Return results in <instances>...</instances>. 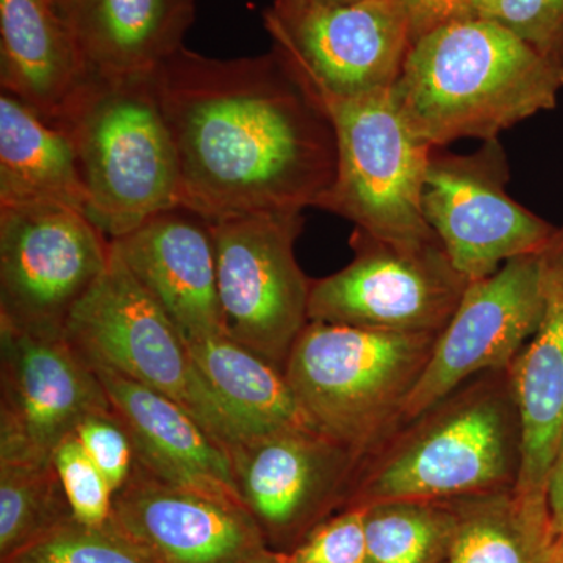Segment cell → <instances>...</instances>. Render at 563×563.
Masks as SVG:
<instances>
[{"mask_svg": "<svg viewBox=\"0 0 563 563\" xmlns=\"http://www.w3.org/2000/svg\"><path fill=\"white\" fill-rule=\"evenodd\" d=\"M73 517L54 463H0V558Z\"/></svg>", "mask_w": 563, "mask_h": 563, "instance_id": "484cf974", "label": "cell"}, {"mask_svg": "<svg viewBox=\"0 0 563 563\" xmlns=\"http://www.w3.org/2000/svg\"><path fill=\"white\" fill-rule=\"evenodd\" d=\"M210 225L224 335L284 372L309 324L312 279L295 252L302 211L239 214Z\"/></svg>", "mask_w": 563, "mask_h": 563, "instance_id": "9c48e42d", "label": "cell"}, {"mask_svg": "<svg viewBox=\"0 0 563 563\" xmlns=\"http://www.w3.org/2000/svg\"><path fill=\"white\" fill-rule=\"evenodd\" d=\"M554 550L555 555H558L559 563H563V531L555 537Z\"/></svg>", "mask_w": 563, "mask_h": 563, "instance_id": "836d02e7", "label": "cell"}, {"mask_svg": "<svg viewBox=\"0 0 563 563\" xmlns=\"http://www.w3.org/2000/svg\"><path fill=\"white\" fill-rule=\"evenodd\" d=\"M233 477L246 509L269 536L306 525L346 499L361 457L313 428L287 429L233 444Z\"/></svg>", "mask_w": 563, "mask_h": 563, "instance_id": "2e32d148", "label": "cell"}, {"mask_svg": "<svg viewBox=\"0 0 563 563\" xmlns=\"http://www.w3.org/2000/svg\"><path fill=\"white\" fill-rule=\"evenodd\" d=\"M350 244V265L312 280L309 321L406 333L446 328L470 280L442 242L396 243L354 228Z\"/></svg>", "mask_w": 563, "mask_h": 563, "instance_id": "30bf717a", "label": "cell"}, {"mask_svg": "<svg viewBox=\"0 0 563 563\" xmlns=\"http://www.w3.org/2000/svg\"><path fill=\"white\" fill-rule=\"evenodd\" d=\"M110 523L155 563H263L272 555L243 503L166 483L135 463Z\"/></svg>", "mask_w": 563, "mask_h": 563, "instance_id": "9a60e30c", "label": "cell"}, {"mask_svg": "<svg viewBox=\"0 0 563 563\" xmlns=\"http://www.w3.org/2000/svg\"><path fill=\"white\" fill-rule=\"evenodd\" d=\"M439 335L309 321L284 374L312 428L362 459L395 431Z\"/></svg>", "mask_w": 563, "mask_h": 563, "instance_id": "5b68a950", "label": "cell"}, {"mask_svg": "<svg viewBox=\"0 0 563 563\" xmlns=\"http://www.w3.org/2000/svg\"><path fill=\"white\" fill-rule=\"evenodd\" d=\"M336 133V174L317 209L404 244L440 242L422 213L433 147L410 128L391 90L325 106Z\"/></svg>", "mask_w": 563, "mask_h": 563, "instance_id": "8992f818", "label": "cell"}, {"mask_svg": "<svg viewBox=\"0 0 563 563\" xmlns=\"http://www.w3.org/2000/svg\"><path fill=\"white\" fill-rule=\"evenodd\" d=\"M543 266L542 321L507 372L521 428L512 493L529 514L550 517L548 481L563 440V224L543 252Z\"/></svg>", "mask_w": 563, "mask_h": 563, "instance_id": "ac0fdd59", "label": "cell"}, {"mask_svg": "<svg viewBox=\"0 0 563 563\" xmlns=\"http://www.w3.org/2000/svg\"><path fill=\"white\" fill-rule=\"evenodd\" d=\"M563 70L498 22L473 18L415 41L393 96L432 147L499 133L558 106Z\"/></svg>", "mask_w": 563, "mask_h": 563, "instance_id": "7a4b0ae2", "label": "cell"}, {"mask_svg": "<svg viewBox=\"0 0 563 563\" xmlns=\"http://www.w3.org/2000/svg\"><path fill=\"white\" fill-rule=\"evenodd\" d=\"M263 563H284V562L280 561L279 554H272Z\"/></svg>", "mask_w": 563, "mask_h": 563, "instance_id": "e575fe53", "label": "cell"}, {"mask_svg": "<svg viewBox=\"0 0 563 563\" xmlns=\"http://www.w3.org/2000/svg\"><path fill=\"white\" fill-rule=\"evenodd\" d=\"M113 407L90 361L65 333L0 322V463H47L80 422Z\"/></svg>", "mask_w": 563, "mask_h": 563, "instance_id": "5bb4252c", "label": "cell"}, {"mask_svg": "<svg viewBox=\"0 0 563 563\" xmlns=\"http://www.w3.org/2000/svg\"><path fill=\"white\" fill-rule=\"evenodd\" d=\"M477 16L509 29L563 70V0H477Z\"/></svg>", "mask_w": 563, "mask_h": 563, "instance_id": "83f0119b", "label": "cell"}, {"mask_svg": "<svg viewBox=\"0 0 563 563\" xmlns=\"http://www.w3.org/2000/svg\"><path fill=\"white\" fill-rule=\"evenodd\" d=\"M52 463L65 488L73 517L80 523L102 526L110 520L114 493L101 470L70 435L52 455Z\"/></svg>", "mask_w": 563, "mask_h": 563, "instance_id": "f1b7e54d", "label": "cell"}, {"mask_svg": "<svg viewBox=\"0 0 563 563\" xmlns=\"http://www.w3.org/2000/svg\"><path fill=\"white\" fill-rule=\"evenodd\" d=\"M453 501L450 563H559L550 520L526 512L512 490Z\"/></svg>", "mask_w": 563, "mask_h": 563, "instance_id": "cb8c5ba5", "label": "cell"}, {"mask_svg": "<svg viewBox=\"0 0 563 563\" xmlns=\"http://www.w3.org/2000/svg\"><path fill=\"white\" fill-rule=\"evenodd\" d=\"M65 335L91 363L179 402L228 450L235 443L231 422L187 343L113 242L106 272L69 314Z\"/></svg>", "mask_w": 563, "mask_h": 563, "instance_id": "52a82bcc", "label": "cell"}, {"mask_svg": "<svg viewBox=\"0 0 563 563\" xmlns=\"http://www.w3.org/2000/svg\"><path fill=\"white\" fill-rule=\"evenodd\" d=\"M543 252L512 258L492 276L470 282L404 404L395 431L418 420L473 377L512 365L542 321Z\"/></svg>", "mask_w": 563, "mask_h": 563, "instance_id": "4fadbf2b", "label": "cell"}, {"mask_svg": "<svg viewBox=\"0 0 563 563\" xmlns=\"http://www.w3.org/2000/svg\"><path fill=\"white\" fill-rule=\"evenodd\" d=\"M60 203L87 214L69 136L20 99L0 95V207Z\"/></svg>", "mask_w": 563, "mask_h": 563, "instance_id": "7402d4cb", "label": "cell"}, {"mask_svg": "<svg viewBox=\"0 0 563 563\" xmlns=\"http://www.w3.org/2000/svg\"><path fill=\"white\" fill-rule=\"evenodd\" d=\"M365 507H347L339 517L313 529L306 542L290 554H279L284 563H368L366 555Z\"/></svg>", "mask_w": 563, "mask_h": 563, "instance_id": "f546056e", "label": "cell"}, {"mask_svg": "<svg viewBox=\"0 0 563 563\" xmlns=\"http://www.w3.org/2000/svg\"><path fill=\"white\" fill-rule=\"evenodd\" d=\"M179 165L180 203L206 220L318 207L336 174L328 110L272 51L185 49L154 73Z\"/></svg>", "mask_w": 563, "mask_h": 563, "instance_id": "6da1fadb", "label": "cell"}, {"mask_svg": "<svg viewBox=\"0 0 563 563\" xmlns=\"http://www.w3.org/2000/svg\"><path fill=\"white\" fill-rule=\"evenodd\" d=\"M88 76L155 73L184 47L196 0H58Z\"/></svg>", "mask_w": 563, "mask_h": 563, "instance_id": "ffe728a7", "label": "cell"}, {"mask_svg": "<svg viewBox=\"0 0 563 563\" xmlns=\"http://www.w3.org/2000/svg\"><path fill=\"white\" fill-rule=\"evenodd\" d=\"M412 31L413 43L421 36L453 22L477 16V0H401Z\"/></svg>", "mask_w": 563, "mask_h": 563, "instance_id": "1f68e13d", "label": "cell"}, {"mask_svg": "<svg viewBox=\"0 0 563 563\" xmlns=\"http://www.w3.org/2000/svg\"><path fill=\"white\" fill-rule=\"evenodd\" d=\"M547 504L551 531L555 540V537L563 531V440L548 481Z\"/></svg>", "mask_w": 563, "mask_h": 563, "instance_id": "d6a6232c", "label": "cell"}, {"mask_svg": "<svg viewBox=\"0 0 563 563\" xmlns=\"http://www.w3.org/2000/svg\"><path fill=\"white\" fill-rule=\"evenodd\" d=\"M58 0H0V85L54 121L87 79Z\"/></svg>", "mask_w": 563, "mask_h": 563, "instance_id": "44dd1931", "label": "cell"}, {"mask_svg": "<svg viewBox=\"0 0 563 563\" xmlns=\"http://www.w3.org/2000/svg\"><path fill=\"white\" fill-rule=\"evenodd\" d=\"M110 251L111 240L84 211L60 203L0 207V322L65 333Z\"/></svg>", "mask_w": 563, "mask_h": 563, "instance_id": "8fae6325", "label": "cell"}, {"mask_svg": "<svg viewBox=\"0 0 563 563\" xmlns=\"http://www.w3.org/2000/svg\"><path fill=\"white\" fill-rule=\"evenodd\" d=\"M91 365L131 437L135 463L166 483L243 503L228 448L187 409L131 377Z\"/></svg>", "mask_w": 563, "mask_h": 563, "instance_id": "d6986e66", "label": "cell"}, {"mask_svg": "<svg viewBox=\"0 0 563 563\" xmlns=\"http://www.w3.org/2000/svg\"><path fill=\"white\" fill-rule=\"evenodd\" d=\"M365 509L368 563H439L450 554L451 501H391Z\"/></svg>", "mask_w": 563, "mask_h": 563, "instance_id": "d4e9b609", "label": "cell"}, {"mask_svg": "<svg viewBox=\"0 0 563 563\" xmlns=\"http://www.w3.org/2000/svg\"><path fill=\"white\" fill-rule=\"evenodd\" d=\"M187 346L231 422L233 444L287 429L312 428L284 372L261 355L228 335Z\"/></svg>", "mask_w": 563, "mask_h": 563, "instance_id": "603a6c76", "label": "cell"}, {"mask_svg": "<svg viewBox=\"0 0 563 563\" xmlns=\"http://www.w3.org/2000/svg\"><path fill=\"white\" fill-rule=\"evenodd\" d=\"M2 563H155L118 531L110 521L102 526L69 518L43 533Z\"/></svg>", "mask_w": 563, "mask_h": 563, "instance_id": "4316f807", "label": "cell"}, {"mask_svg": "<svg viewBox=\"0 0 563 563\" xmlns=\"http://www.w3.org/2000/svg\"><path fill=\"white\" fill-rule=\"evenodd\" d=\"M113 244L185 343L224 335L213 235L202 214L179 203Z\"/></svg>", "mask_w": 563, "mask_h": 563, "instance_id": "e0dca14e", "label": "cell"}, {"mask_svg": "<svg viewBox=\"0 0 563 563\" xmlns=\"http://www.w3.org/2000/svg\"><path fill=\"white\" fill-rule=\"evenodd\" d=\"M52 122L76 151L87 217L111 242L179 206L176 146L154 73L87 76Z\"/></svg>", "mask_w": 563, "mask_h": 563, "instance_id": "277c9868", "label": "cell"}, {"mask_svg": "<svg viewBox=\"0 0 563 563\" xmlns=\"http://www.w3.org/2000/svg\"><path fill=\"white\" fill-rule=\"evenodd\" d=\"M74 435L101 470L111 490L120 492L131 477L135 466V453L131 437L114 410L91 415L80 422Z\"/></svg>", "mask_w": 563, "mask_h": 563, "instance_id": "4dcf8cb0", "label": "cell"}, {"mask_svg": "<svg viewBox=\"0 0 563 563\" xmlns=\"http://www.w3.org/2000/svg\"><path fill=\"white\" fill-rule=\"evenodd\" d=\"M509 158L498 139L473 154L433 147L422 187V213L455 269L470 282L504 263L540 254L559 225L515 201L506 191Z\"/></svg>", "mask_w": 563, "mask_h": 563, "instance_id": "7c38bea8", "label": "cell"}, {"mask_svg": "<svg viewBox=\"0 0 563 563\" xmlns=\"http://www.w3.org/2000/svg\"><path fill=\"white\" fill-rule=\"evenodd\" d=\"M521 428L509 372L481 374L358 462L347 507L514 490Z\"/></svg>", "mask_w": 563, "mask_h": 563, "instance_id": "3957f363", "label": "cell"}, {"mask_svg": "<svg viewBox=\"0 0 563 563\" xmlns=\"http://www.w3.org/2000/svg\"><path fill=\"white\" fill-rule=\"evenodd\" d=\"M263 25L324 107L391 90L413 44L401 0H274Z\"/></svg>", "mask_w": 563, "mask_h": 563, "instance_id": "ba28073f", "label": "cell"}]
</instances>
